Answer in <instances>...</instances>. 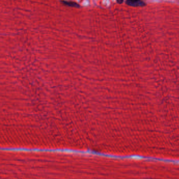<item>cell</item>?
<instances>
[{"label": "cell", "mask_w": 179, "mask_h": 179, "mask_svg": "<svg viewBox=\"0 0 179 179\" xmlns=\"http://www.w3.org/2000/svg\"><path fill=\"white\" fill-rule=\"evenodd\" d=\"M126 3L132 7H142L145 5V3L141 1H128Z\"/></svg>", "instance_id": "cell-1"}, {"label": "cell", "mask_w": 179, "mask_h": 179, "mask_svg": "<svg viewBox=\"0 0 179 179\" xmlns=\"http://www.w3.org/2000/svg\"><path fill=\"white\" fill-rule=\"evenodd\" d=\"M64 5H66L69 7H79V4L74 2H72V1H63L62 2Z\"/></svg>", "instance_id": "cell-2"}]
</instances>
